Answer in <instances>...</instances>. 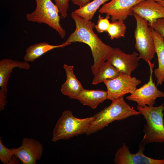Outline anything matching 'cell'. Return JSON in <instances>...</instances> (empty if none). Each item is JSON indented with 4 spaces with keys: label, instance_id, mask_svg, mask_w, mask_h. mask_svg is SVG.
<instances>
[{
    "label": "cell",
    "instance_id": "cell-1",
    "mask_svg": "<svg viewBox=\"0 0 164 164\" xmlns=\"http://www.w3.org/2000/svg\"><path fill=\"white\" fill-rule=\"evenodd\" d=\"M71 16L75 22L76 28L66 42L70 43H82L90 47L94 61V64L91 66L94 75L101 65L109 59L114 48L103 42L94 32L93 29L95 25L91 20L77 15L73 11Z\"/></svg>",
    "mask_w": 164,
    "mask_h": 164
},
{
    "label": "cell",
    "instance_id": "cell-2",
    "mask_svg": "<svg viewBox=\"0 0 164 164\" xmlns=\"http://www.w3.org/2000/svg\"><path fill=\"white\" fill-rule=\"evenodd\" d=\"M140 114L125 101L124 97L112 101L108 107L94 115L95 119L88 127L85 134L89 135L108 126L115 121H120Z\"/></svg>",
    "mask_w": 164,
    "mask_h": 164
},
{
    "label": "cell",
    "instance_id": "cell-3",
    "mask_svg": "<svg viewBox=\"0 0 164 164\" xmlns=\"http://www.w3.org/2000/svg\"><path fill=\"white\" fill-rule=\"evenodd\" d=\"M95 118L94 115L84 118H79L74 117L70 111H64L53 130L52 142L68 140L73 137L85 134Z\"/></svg>",
    "mask_w": 164,
    "mask_h": 164
},
{
    "label": "cell",
    "instance_id": "cell-4",
    "mask_svg": "<svg viewBox=\"0 0 164 164\" xmlns=\"http://www.w3.org/2000/svg\"><path fill=\"white\" fill-rule=\"evenodd\" d=\"M164 103L157 107L138 105L137 108L146 121L142 142L145 144L164 142V123L163 113Z\"/></svg>",
    "mask_w": 164,
    "mask_h": 164
},
{
    "label": "cell",
    "instance_id": "cell-5",
    "mask_svg": "<svg viewBox=\"0 0 164 164\" xmlns=\"http://www.w3.org/2000/svg\"><path fill=\"white\" fill-rule=\"evenodd\" d=\"M36 3L35 10L27 13L26 19L28 21L38 23H44L56 30L62 38L66 32L60 24L59 10L51 0H35Z\"/></svg>",
    "mask_w": 164,
    "mask_h": 164
},
{
    "label": "cell",
    "instance_id": "cell-6",
    "mask_svg": "<svg viewBox=\"0 0 164 164\" xmlns=\"http://www.w3.org/2000/svg\"><path fill=\"white\" fill-rule=\"evenodd\" d=\"M133 15L136 23L134 34L135 47L141 59L147 62L151 61L156 53L152 28L146 19L135 14L133 13Z\"/></svg>",
    "mask_w": 164,
    "mask_h": 164
},
{
    "label": "cell",
    "instance_id": "cell-7",
    "mask_svg": "<svg viewBox=\"0 0 164 164\" xmlns=\"http://www.w3.org/2000/svg\"><path fill=\"white\" fill-rule=\"evenodd\" d=\"M147 63L150 68V76L149 81L142 87L137 88L126 98L128 100L136 102L138 105L143 107L146 105L153 106L157 98L164 97V92L157 89L152 78L154 63H152L151 61H149Z\"/></svg>",
    "mask_w": 164,
    "mask_h": 164
},
{
    "label": "cell",
    "instance_id": "cell-8",
    "mask_svg": "<svg viewBox=\"0 0 164 164\" xmlns=\"http://www.w3.org/2000/svg\"><path fill=\"white\" fill-rule=\"evenodd\" d=\"M103 82L107 88L108 99L112 101L127 94L132 93L141 81L135 77L121 73L117 77L104 80Z\"/></svg>",
    "mask_w": 164,
    "mask_h": 164
},
{
    "label": "cell",
    "instance_id": "cell-9",
    "mask_svg": "<svg viewBox=\"0 0 164 164\" xmlns=\"http://www.w3.org/2000/svg\"><path fill=\"white\" fill-rule=\"evenodd\" d=\"M43 148L40 142L33 138H23L21 145L14 148V155L23 164H36L43 154Z\"/></svg>",
    "mask_w": 164,
    "mask_h": 164
},
{
    "label": "cell",
    "instance_id": "cell-10",
    "mask_svg": "<svg viewBox=\"0 0 164 164\" xmlns=\"http://www.w3.org/2000/svg\"><path fill=\"white\" fill-rule=\"evenodd\" d=\"M143 0H111L105 3L98 12L110 16L112 22L124 21L128 16L133 15L132 8Z\"/></svg>",
    "mask_w": 164,
    "mask_h": 164
},
{
    "label": "cell",
    "instance_id": "cell-11",
    "mask_svg": "<svg viewBox=\"0 0 164 164\" xmlns=\"http://www.w3.org/2000/svg\"><path fill=\"white\" fill-rule=\"evenodd\" d=\"M29 70L30 64L25 61L13 60L9 58H4L0 60V110L5 109L7 101V84L14 68Z\"/></svg>",
    "mask_w": 164,
    "mask_h": 164
},
{
    "label": "cell",
    "instance_id": "cell-12",
    "mask_svg": "<svg viewBox=\"0 0 164 164\" xmlns=\"http://www.w3.org/2000/svg\"><path fill=\"white\" fill-rule=\"evenodd\" d=\"M141 143L138 152L132 154L124 143L115 154L114 162L116 164H164V159H155L145 155L143 151L145 144L142 142Z\"/></svg>",
    "mask_w": 164,
    "mask_h": 164
},
{
    "label": "cell",
    "instance_id": "cell-13",
    "mask_svg": "<svg viewBox=\"0 0 164 164\" xmlns=\"http://www.w3.org/2000/svg\"><path fill=\"white\" fill-rule=\"evenodd\" d=\"M141 59L135 52L128 54L118 48H114L108 60L121 73L131 76L132 72L139 65Z\"/></svg>",
    "mask_w": 164,
    "mask_h": 164
},
{
    "label": "cell",
    "instance_id": "cell-14",
    "mask_svg": "<svg viewBox=\"0 0 164 164\" xmlns=\"http://www.w3.org/2000/svg\"><path fill=\"white\" fill-rule=\"evenodd\" d=\"M132 11L147 20L149 26L157 19L164 18V6L154 0H143L134 6Z\"/></svg>",
    "mask_w": 164,
    "mask_h": 164
},
{
    "label": "cell",
    "instance_id": "cell-15",
    "mask_svg": "<svg viewBox=\"0 0 164 164\" xmlns=\"http://www.w3.org/2000/svg\"><path fill=\"white\" fill-rule=\"evenodd\" d=\"M63 67L66 73V80L61 86V92L70 98L74 99L84 88L74 73L73 66L64 64Z\"/></svg>",
    "mask_w": 164,
    "mask_h": 164
},
{
    "label": "cell",
    "instance_id": "cell-16",
    "mask_svg": "<svg viewBox=\"0 0 164 164\" xmlns=\"http://www.w3.org/2000/svg\"><path fill=\"white\" fill-rule=\"evenodd\" d=\"M74 99L78 100L84 105L95 109L108 99V92L98 89L88 90L84 89Z\"/></svg>",
    "mask_w": 164,
    "mask_h": 164
},
{
    "label": "cell",
    "instance_id": "cell-17",
    "mask_svg": "<svg viewBox=\"0 0 164 164\" xmlns=\"http://www.w3.org/2000/svg\"><path fill=\"white\" fill-rule=\"evenodd\" d=\"M158 67L154 71L157 79V85H162L164 81V41L162 36L152 28Z\"/></svg>",
    "mask_w": 164,
    "mask_h": 164
},
{
    "label": "cell",
    "instance_id": "cell-18",
    "mask_svg": "<svg viewBox=\"0 0 164 164\" xmlns=\"http://www.w3.org/2000/svg\"><path fill=\"white\" fill-rule=\"evenodd\" d=\"M70 44L66 41L61 44L55 45L46 42L36 43L26 49L24 59L27 62H32L49 51L57 48H63Z\"/></svg>",
    "mask_w": 164,
    "mask_h": 164
},
{
    "label": "cell",
    "instance_id": "cell-19",
    "mask_svg": "<svg viewBox=\"0 0 164 164\" xmlns=\"http://www.w3.org/2000/svg\"><path fill=\"white\" fill-rule=\"evenodd\" d=\"M121 73L108 60L102 64L94 74L92 84H97L104 80H111L118 77Z\"/></svg>",
    "mask_w": 164,
    "mask_h": 164
},
{
    "label": "cell",
    "instance_id": "cell-20",
    "mask_svg": "<svg viewBox=\"0 0 164 164\" xmlns=\"http://www.w3.org/2000/svg\"><path fill=\"white\" fill-rule=\"evenodd\" d=\"M108 0H93L73 12L77 15L84 18L91 20L100 6Z\"/></svg>",
    "mask_w": 164,
    "mask_h": 164
},
{
    "label": "cell",
    "instance_id": "cell-21",
    "mask_svg": "<svg viewBox=\"0 0 164 164\" xmlns=\"http://www.w3.org/2000/svg\"><path fill=\"white\" fill-rule=\"evenodd\" d=\"M126 29L124 21H117L111 23L107 32L110 38L113 39L124 37Z\"/></svg>",
    "mask_w": 164,
    "mask_h": 164
},
{
    "label": "cell",
    "instance_id": "cell-22",
    "mask_svg": "<svg viewBox=\"0 0 164 164\" xmlns=\"http://www.w3.org/2000/svg\"><path fill=\"white\" fill-rule=\"evenodd\" d=\"M14 148H8L3 144L0 137V160L4 164H8L14 156Z\"/></svg>",
    "mask_w": 164,
    "mask_h": 164
},
{
    "label": "cell",
    "instance_id": "cell-23",
    "mask_svg": "<svg viewBox=\"0 0 164 164\" xmlns=\"http://www.w3.org/2000/svg\"><path fill=\"white\" fill-rule=\"evenodd\" d=\"M110 16L107 15L104 18L101 15H99L97 25H95V28L97 32L99 33H102L104 32H107L109 28L111 22L109 19Z\"/></svg>",
    "mask_w": 164,
    "mask_h": 164
},
{
    "label": "cell",
    "instance_id": "cell-24",
    "mask_svg": "<svg viewBox=\"0 0 164 164\" xmlns=\"http://www.w3.org/2000/svg\"><path fill=\"white\" fill-rule=\"evenodd\" d=\"M60 13L61 19H65L67 16L69 0H53Z\"/></svg>",
    "mask_w": 164,
    "mask_h": 164
},
{
    "label": "cell",
    "instance_id": "cell-25",
    "mask_svg": "<svg viewBox=\"0 0 164 164\" xmlns=\"http://www.w3.org/2000/svg\"><path fill=\"white\" fill-rule=\"evenodd\" d=\"M150 26L158 32L162 36L164 41V18L157 19Z\"/></svg>",
    "mask_w": 164,
    "mask_h": 164
},
{
    "label": "cell",
    "instance_id": "cell-26",
    "mask_svg": "<svg viewBox=\"0 0 164 164\" xmlns=\"http://www.w3.org/2000/svg\"><path fill=\"white\" fill-rule=\"evenodd\" d=\"M79 8L82 7L90 2L91 0H69Z\"/></svg>",
    "mask_w": 164,
    "mask_h": 164
},
{
    "label": "cell",
    "instance_id": "cell-27",
    "mask_svg": "<svg viewBox=\"0 0 164 164\" xmlns=\"http://www.w3.org/2000/svg\"><path fill=\"white\" fill-rule=\"evenodd\" d=\"M18 159H19L17 158L14 155L8 164L19 163L20 161H18Z\"/></svg>",
    "mask_w": 164,
    "mask_h": 164
},
{
    "label": "cell",
    "instance_id": "cell-28",
    "mask_svg": "<svg viewBox=\"0 0 164 164\" xmlns=\"http://www.w3.org/2000/svg\"><path fill=\"white\" fill-rule=\"evenodd\" d=\"M157 2L164 6V0H162L160 1Z\"/></svg>",
    "mask_w": 164,
    "mask_h": 164
},
{
    "label": "cell",
    "instance_id": "cell-29",
    "mask_svg": "<svg viewBox=\"0 0 164 164\" xmlns=\"http://www.w3.org/2000/svg\"><path fill=\"white\" fill-rule=\"evenodd\" d=\"M155 0V1H156V2H159V1H161L162 0Z\"/></svg>",
    "mask_w": 164,
    "mask_h": 164
},
{
    "label": "cell",
    "instance_id": "cell-30",
    "mask_svg": "<svg viewBox=\"0 0 164 164\" xmlns=\"http://www.w3.org/2000/svg\"><path fill=\"white\" fill-rule=\"evenodd\" d=\"M163 111H164V105H163Z\"/></svg>",
    "mask_w": 164,
    "mask_h": 164
}]
</instances>
